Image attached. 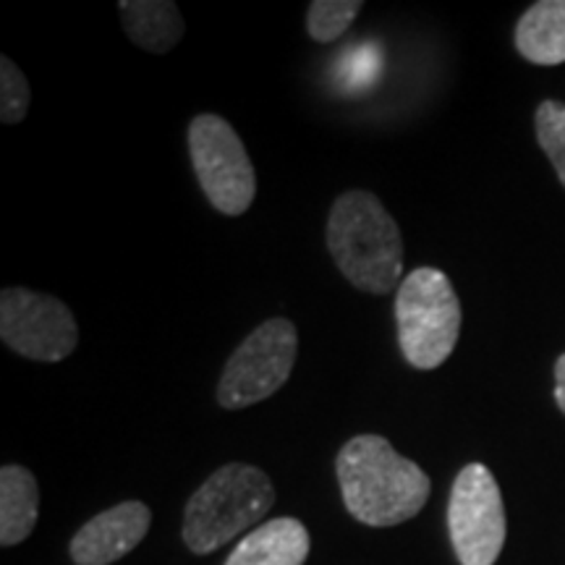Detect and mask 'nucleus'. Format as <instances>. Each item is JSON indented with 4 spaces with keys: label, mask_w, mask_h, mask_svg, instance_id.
Wrapping results in <instances>:
<instances>
[{
    "label": "nucleus",
    "mask_w": 565,
    "mask_h": 565,
    "mask_svg": "<svg viewBox=\"0 0 565 565\" xmlns=\"http://www.w3.org/2000/svg\"><path fill=\"white\" fill-rule=\"evenodd\" d=\"M40 487L24 466L9 463L0 469V545L24 542L38 524Z\"/></svg>",
    "instance_id": "nucleus-13"
},
{
    "label": "nucleus",
    "mask_w": 565,
    "mask_h": 565,
    "mask_svg": "<svg viewBox=\"0 0 565 565\" xmlns=\"http://www.w3.org/2000/svg\"><path fill=\"white\" fill-rule=\"evenodd\" d=\"M324 242L338 270L353 288L385 296L404 273V236L385 204L372 192L353 189L330 207Z\"/></svg>",
    "instance_id": "nucleus-2"
},
{
    "label": "nucleus",
    "mask_w": 565,
    "mask_h": 565,
    "mask_svg": "<svg viewBox=\"0 0 565 565\" xmlns=\"http://www.w3.org/2000/svg\"><path fill=\"white\" fill-rule=\"evenodd\" d=\"M364 9L362 0H315L307 11V32L315 42H335L353 24L359 11Z\"/></svg>",
    "instance_id": "nucleus-14"
},
{
    "label": "nucleus",
    "mask_w": 565,
    "mask_h": 565,
    "mask_svg": "<svg viewBox=\"0 0 565 565\" xmlns=\"http://www.w3.org/2000/svg\"><path fill=\"white\" fill-rule=\"evenodd\" d=\"M152 524V511L141 500H126L89 519L71 540L76 565H110L137 550Z\"/></svg>",
    "instance_id": "nucleus-9"
},
{
    "label": "nucleus",
    "mask_w": 565,
    "mask_h": 565,
    "mask_svg": "<svg viewBox=\"0 0 565 565\" xmlns=\"http://www.w3.org/2000/svg\"><path fill=\"white\" fill-rule=\"evenodd\" d=\"M309 555V532L299 519L265 521L242 536L225 565H303Z\"/></svg>",
    "instance_id": "nucleus-10"
},
{
    "label": "nucleus",
    "mask_w": 565,
    "mask_h": 565,
    "mask_svg": "<svg viewBox=\"0 0 565 565\" xmlns=\"http://www.w3.org/2000/svg\"><path fill=\"white\" fill-rule=\"evenodd\" d=\"M189 154L204 196L228 217L244 215L257 196V173L236 129L215 116L200 113L189 124Z\"/></svg>",
    "instance_id": "nucleus-6"
},
{
    "label": "nucleus",
    "mask_w": 565,
    "mask_h": 565,
    "mask_svg": "<svg viewBox=\"0 0 565 565\" xmlns=\"http://www.w3.org/2000/svg\"><path fill=\"white\" fill-rule=\"evenodd\" d=\"M345 511L359 524L398 526L422 513L429 500L427 471L401 456L383 435H356L335 461Z\"/></svg>",
    "instance_id": "nucleus-1"
},
{
    "label": "nucleus",
    "mask_w": 565,
    "mask_h": 565,
    "mask_svg": "<svg viewBox=\"0 0 565 565\" xmlns=\"http://www.w3.org/2000/svg\"><path fill=\"white\" fill-rule=\"evenodd\" d=\"M461 301L448 275L437 267H416L398 286L395 328L408 366L433 372L448 362L461 335Z\"/></svg>",
    "instance_id": "nucleus-4"
},
{
    "label": "nucleus",
    "mask_w": 565,
    "mask_h": 565,
    "mask_svg": "<svg viewBox=\"0 0 565 565\" xmlns=\"http://www.w3.org/2000/svg\"><path fill=\"white\" fill-rule=\"evenodd\" d=\"M536 141L553 162L557 179L565 186V105L557 100H545L534 113Z\"/></svg>",
    "instance_id": "nucleus-15"
},
{
    "label": "nucleus",
    "mask_w": 565,
    "mask_h": 565,
    "mask_svg": "<svg viewBox=\"0 0 565 565\" xmlns=\"http://www.w3.org/2000/svg\"><path fill=\"white\" fill-rule=\"evenodd\" d=\"M275 505V487L263 469L225 463L196 490L183 513V542L194 555H210L246 529L257 526Z\"/></svg>",
    "instance_id": "nucleus-3"
},
{
    "label": "nucleus",
    "mask_w": 565,
    "mask_h": 565,
    "mask_svg": "<svg viewBox=\"0 0 565 565\" xmlns=\"http://www.w3.org/2000/svg\"><path fill=\"white\" fill-rule=\"evenodd\" d=\"M555 404L565 414V353L555 362Z\"/></svg>",
    "instance_id": "nucleus-17"
},
{
    "label": "nucleus",
    "mask_w": 565,
    "mask_h": 565,
    "mask_svg": "<svg viewBox=\"0 0 565 565\" xmlns=\"http://www.w3.org/2000/svg\"><path fill=\"white\" fill-rule=\"evenodd\" d=\"M124 30L145 53L166 55L183 40V17L171 0H121Z\"/></svg>",
    "instance_id": "nucleus-11"
},
{
    "label": "nucleus",
    "mask_w": 565,
    "mask_h": 565,
    "mask_svg": "<svg viewBox=\"0 0 565 565\" xmlns=\"http://www.w3.org/2000/svg\"><path fill=\"white\" fill-rule=\"evenodd\" d=\"M0 338L19 356L53 364L79 345V324L55 296L13 286L0 294Z\"/></svg>",
    "instance_id": "nucleus-8"
},
{
    "label": "nucleus",
    "mask_w": 565,
    "mask_h": 565,
    "mask_svg": "<svg viewBox=\"0 0 565 565\" xmlns=\"http://www.w3.org/2000/svg\"><path fill=\"white\" fill-rule=\"evenodd\" d=\"M32 103V89L26 76L9 55L0 58V121L17 126L26 118Z\"/></svg>",
    "instance_id": "nucleus-16"
},
{
    "label": "nucleus",
    "mask_w": 565,
    "mask_h": 565,
    "mask_svg": "<svg viewBox=\"0 0 565 565\" xmlns=\"http://www.w3.org/2000/svg\"><path fill=\"white\" fill-rule=\"evenodd\" d=\"M515 51L536 66L565 63V0H540L515 24Z\"/></svg>",
    "instance_id": "nucleus-12"
},
{
    "label": "nucleus",
    "mask_w": 565,
    "mask_h": 565,
    "mask_svg": "<svg viewBox=\"0 0 565 565\" xmlns=\"http://www.w3.org/2000/svg\"><path fill=\"white\" fill-rule=\"evenodd\" d=\"M296 356H299L296 324L286 317L263 322L225 362L217 383V404L228 412L263 404L288 383Z\"/></svg>",
    "instance_id": "nucleus-5"
},
{
    "label": "nucleus",
    "mask_w": 565,
    "mask_h": 565,
    "mask_svg": "<svg viewBox=\"0 0 565 565\" xmlns=\"http://www.w3.org/2000/svg\"><path fill=\"white\" fill-rule=\"evenodd\" d=\"M448 532L461 565H494L503 553L508 521L500 487L484 463L458 471L448 500Z\"/></svg>",
    "instance_id": "nucleus-7"
}]
</instances>
